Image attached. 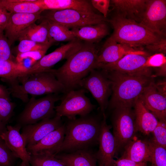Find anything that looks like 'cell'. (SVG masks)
<instances>
[{
	"mask_svg": "<svg viewBox=\"0 0 166 166\" xmlns=\"http://www.w3.org/2000/svg\"><path fill=\"white\" fill-rule=\"evenodd\" d=\"M0 97H3L10 100L8 90L3 86L0 85Z\"/></svg>",
	"mask_w": 166,
	"mask_h": 166,
	"instance_id": "bcb514c9",
	"label": "cell"
},
{
	"mask_svg": "<svg viewBox=\"0 0 166 166\" xmlns=\"http://www.w3.org/2000/svg\"><path fill=\"white\" fill-rule=\"evenodd\" d=\"M153 137L151 141L159 146L166 148V121H159L152 132Z\"/></svg>",
	"mask_w": 166,
	"mask_h": 166,
	"instance_id": "8d00e7d4",
	"label": "cell"
},
{
	"mask_svg": "<svg viewBox=\"0 0 166 166\" xmlns=\"http://www.w3.org/2000/svg\"><path fill=\"white\" fill-rule=\"evenodd\" d=\"M18 78L21 84L10 81V91L14 97L24 102L28 101V94L42 95L66 92L65 87L56 78L52 69Z\"/></svg>",
	"mask_w": 166,
	"mask_h": 166,
	"instance_id": "277c9868",
	"label": "cell"
},
{
	"mask_svg": "<svg viewBox=\"0 0 166 166\" xmlns=\"http://www.w3.org/2000/svg\"><path fill=\"white\" fill-rule=\"evenodd\" d=\"M149 51L155 53H166V39L165 37L161 38L157 42L145 46Z\"/></svg>",
	"mask_w": 166,
	"mask_h": 166,
	"instance_id": "60d3db41",
	"label": "cell"
},
{
	"mask_svg": "<svg viewBox=\"0 0 166 166\" xmlns=\"http://www.w3.org/2000/svg\"><path fill=\"white\" fill-rule=\"evenodd\" d=\"M15 107L10 100L0 97V121L7 124L13 114Z\"/></svg>",
	"mask_w": 166,
	"mask_h": 166,
	"instance_id": "d590c367",
	"label": "cell"
},
{
	"mask_svg": "<svg viewBox=\"0 0 166 166\" xmlns=\"http://www.w3.org/2000/svg\"><path fill=\"white\" fill-rule=\"evenodd\" d=\"M7 124L0 121V135L6 129Z\"/></svg>",
	"mask_w": 166,
	"mask_h": 166,
	"instance_id": "7dc6e473",
	"label": "cell"
},
{
	"mask_svg": "<svg viewBox=\"0 0 166 166\" xmlns=\"http://www.w3.org/2000/svg\"><path fill=\"white\" fill-rule=\"evenodd\" d=\"M47 51L39 50L19 53L16 57V61L28 69L42 58Z\"/></svg>",
	"mask_w": 166,
	"mask_h": 166,
	"instance_id": "1f68e13d",
	"label": "cell"
},
{
	"mask_svg": "<svg viewBox=\"0 0 166 166\" xmlns=\"http://www.w3.org/2000/svg\"><path fill=\"white\" fill-rule=\"evenodd\" d=\"M61 97L59 94H51L38 99L32 97L19 115L17 124L24 126L54 117L55 103Z\"/></svg>",
	"mask_w": 166,
	"mask_h": 166,
	"instance_id": "8992f818",
	"label": "cell"
},
{
	"mask_svg": "<svg viewBox=\"0 0 166 166\" xmlns=\"http://www.w3.org/2000/svg\"><path fill=\"white\" fill-rule=\"evenodd\" d=\"M99 166H103L100 164H99Z\"/></svg>",
	"mask_w": 166,
	"mask_h": 166,
	"instance_id": "681fc988",
	"label": "cell"
},
{
	"mask_svg": "<svg viewBox=\"0 0 166 166\" xmlns=\"http://www.w3.org/2000/svg\"><path fill=\"white\" fill-rule=\"evenodd\" d=\"M149 55L147 53L138 50L127 54L118 61L110 64L101 65L96 69H101L106 71H117L133 73L151 71L144 64Z\"/></svg>",
	"mask_w": 166,
	"mask_h": 166,
	"instance_id": "4fadbf2b",
	"label": "cell"
},
{
	"mask_svg": "<svg viewBox=\"0 0 166 166\" xmlns=\"http://www.w3.org/2000/svg\"><path fill=\"white\" fill-rule=\"evenodd\" d=\"M41 14L11 13L4 31L10 46L26 28L41 18Z\"/></svg>",
	"mask_w": 166,
	"mask_h": 166,
	"instance_id": "ac0fdd59",
	"label": "cell"
},
{
	"mask_svg": "<svg viewBox=\"0 0 166 166\" xmlns=\"http://www.w3.org/2000/svg\"><path fill=\"white\" fill-rule=\"evenodd\" d=\"M54 156L65 166H97L96 153L89 148L59 153Z\"/></svg>",
	"mask_w": 166,
	"mask_h": 166,
	"instance_id": "603a6c76",
	"label": "cell"
},
{
	"mask_svg": "<svg viewBox=\"0 0 166 166\" xmlns=\"http://www.w3.org/2000/svg\"><path fill=\"white\" fill-rule=\"evenodd\" d=\"M8 40L4 33L0 34V59L13 61Z\"/></svg>",
	"mask_w": 166,
	"mask_h": 166,
	"instance_id": "74e56055",
	"label": "cell"
},
{
	"mask_svg": "<svg viewBox=\"0 0 166 166\" xmlns=\"http://www.w3.org/2000/svg\"><path fill=\"white\" fill-rule=\"evenodd\" d=\"M18 158L0 136V165L15 166Z\"/></svg>",
	"mask_w": 166,
	"mask_h": 166,
	"instance_id": "836d02e7",
	"label": "cell"
},
{
	"mask_svg": "<svg viewBox=\"0 0 166 166\" xmlns=\"http://www.w3.org/2000/svg\"><path fill=\"white\" fill-rule=\"evenodd\" d=\"M21 127L18 124L7 125L0 136L17 158L21 159L26 166H30V154L27 150L25 139L20 133Z\"/></svg>",
	"mask_w": 166,
	"mask_h": 166,
	"instance_id": "2e32d148",
	"label": "cell"
},
{
	"mask_svg": "<svg viewBox=\"0 0 166 166\" xmlns=\"http://www.w3.org/2000/svg\"><path fill=\"white\" fill-rule=\"evenodd\" d=\"M133 106L137 131H139L145 135H149L157 126L158 120L145 107L139 98Z\"/></svg>",
	"mask_w": 166,
	"mask_h": 166,
	"instance_id": "cb8c5ba5",
	"label": "cell"
},
{
	"mask_svg": "<svg viewBox=\"0 0 166 166\" xmlns=\"http://www.w3.org/2000/svg\"><path fill=\"white\" fill-rule=\"evenodd\" d=\"M27 69L20 64L14 61L0 59V77L11 81L21 77Z\"/></svg>",
	"mask_w": 166,
	"mask_h": 166,
	"instance_id": "f546056e",
	"label": "cell"
},
{
	"mask_svg": "<svg viewBox=\"0 0 166 166\" xmlns=\"http://www.w3.org/2000/svg\"><path fill=\"white\" fill-rule=\"evenodd\" d=\"M86 90L81 88L66 92L61 96V103L55 106V115L67 117L69 120L76 118L77 115L86 116L95 108L89 99L85 95Z\"/></svg>",
	"mask_w": 166,
	"mask_h": 166,
	"instance_id": "52a82bcc",
	"label": "cell"
},
{
	"mask_svg": "<svg viewBox=\"0 0 166 166\" xmlns=\"http://www.w3.org/2000/svg\"><path fill=\"white\" fill-rule=\"evenodd\" d=\"M147 0L110 1L114 14L140 23L145 11Z\"/></svg>",
	"mask_w": 166,
	"mask_h": 166,
	"instance_id": "44dd1931",
	"label": "cell"
},
{
	"mask_svg": "<svg viewBox=\"0 0 166 166\" xmlns=\"http://www.w3.org/2000/svg\"><path fill=\"white\" fill-rule=\"evenodd\" d=\"M121 157L138 163H151L152 152L149 141L133 138L124 147Z\"/></svg>",
	"mask_w": 166,
	"mask_h": 166,
	"instance_id": "d4e9b609",
	"label": "cell"
},
{
	"mask_svg": "<svg viewBox=\"0 0 166 166\" xmlns=\"http://www.w3.org/2000/svg\"><path fill=\"white\" fill-rule=\"evenodd\" d=\"M45 19L73 28L106 22L107 18L95 13L83 12L71 9L49 10L43 16Z\"/></svg>",
	"mask_w": 166,
	"mask_h": 166,
	"instance_id": "9c48e42d",
	"label": "cell"
},
{
	"mask_svg": "<svg viewBox=\"0 0 166 166\" xmlns=\"http://www.w3.org/2000/svg\"><path fill=\"white\" fill-rule=\"evenodd\" d=\"M109 21L114 29L111 37L117 42L132 48L145 46L165 37L139 23L114 14Z\"/></svg>",
	"mask_w": 166,
	"mask_h": 166,
	"instance_id": "5b68a950",
	"label": "cell"
},
{
	"mask_svg": "<svg viewBox=\"0 0 166 166\" xmlns=\"http://www.w3.org/2000/svg\"><path fill=\"white\" fill-rule=\"evenodd\" d=\"M62 124L61 117L55 115L53 118L23 126L21 134L25 139L26 146L32 145Z\"/></svg>",
	"mask_w": 166,
	"mask_h": 166,
	"instance_id": "9a60e30c",
	"label": "cell"
},
{
	"mask_svg": "<svg viewBox=\"0 0 166 166\" xmlns=\"http://www.w3.org/2000/svg\"><path fill=\"white\" fill-rule=\"evenodd\" d=\"M99 50L94 43L86 42L53 72L66 92L76 89L80 81L95 69Z\"/></svg>",
	"mask_w": 166,
	"mask_h": 166,
	"instance_id": "7a4b0ae2",
	"label": "cell"
},
{
	"mask_svg": "<svg viewBox=\"0 0 166 166\" xmlns=\"http://www.w3.org/2000/svg\"><path fill=\"white\" fill-rule=\"evenodd\" d=\"M18 166H26L25 164H24L23 163L21 162L19 165Z\"/></svg>",
	"mask_w": 166,
	"mask_h": 166,
	"instance_id": "c3c4849f",
	"label": "cell"
},
{
	"mask_svg": "<svg viewBox=\"0 0 166 166\" xmlns=\"http://www.w3.org/2000/svg\"><path fill=\"white\" fill-rule=\"evenodd\" d=\"M155 86L160 93L166 96V82L165 81H160L157 83H155Z\"/></svg>",
	"mask_w": 166,
	"mask_h": 166,
	"instance_id": "ee69618b",
	"label": "cell"
},
{
	"mask_svg": "<svg viewBox=\"0 0 166 166\" xmlns=\"http://www.w3.org/2000/svg\"><path fill=\"white\" fill-rule=\"evenodd\" d=\"M70 30L76 38L92 43L99 42L109 34L106 22L74 28Z\"/></svg>",
	"mask_w": 166,
	"mask_h": 166,
	"instance_id": "484cf974",
	"label": "cell"
},
{
	"mask_svg": "<svg viewBox=\"0 0 166 166\" xmlns=\"http://www.w3.org/2000/svg\"><path fill=\"white\" fill-rule=\"evenodd\" d=\"M152 152L150 166H166V148L149 141Z\"/></svg>",
	"mask_w": 166,
	"mask_h": 166,
	"instance_id": "d6a6232c",
	"label": "cell"
},
{
	"mask_svg": "<svg viewBox=\"0 0 166 166\" xmlns=\"http://www.w3.org/2000/svg\"><path fill=\"white\" fill-rule=\"evenodd\" d=\"M165 64H166L165 55L162 53H157L149 56L144 65L146 68H159Z\"/></svg>",
	"mask_w": 166,
	"mask_h": 166,
	"instance_id": "f35d334b",
	"label": "cell"
},
{
	"mask_svg": "<svg viewBox=\"0 0 166 166\" xmlns=\"http://www.w3.org/2000/svg\"><path fill=\"white\" fill-rule=\"evenodd\" d=\"M83 43L77 38L57 48L52 52L45 55L27 69L22 76L46 70L59 61L66 60L77 52Z\"/></svg>",
	"mask_w": 166,
	"mask_h": 166,
	"instance_id": "8fae6325",
	"label": "cell"
},
{
	"mask_svg": "<svg viewBox=\"0 0 166 166\" xmlns=\"http://www.w3.org/2000/svg\"><path fill=\"white\" fill-rule=\"evenodd\" d=\"M51 45L41 44L29 40H22L19 41L18 46L17 54L39 50L47 51Z\"/></svg>",
	"mask_w": 166,
	"mask_h": 166,
	"instance_id": "e575fe53",
	"label": "cell"
},
{
	"mask_svg": "<svg viewBox=\"0 0 166 166\" xmlns=\"http://www.w3.org/2000/svg\"><path fill=\"white\" fill-rule=\"evenodd\" d=\"M48 33V21L43 19L39 24L34 23L26 28L21 33L18 40L27 39L41 44H51L49 41Z\"/></svg>",
	"mask_w": 166,
	"mask_h": 166,
	"instance_id": "4316f807",
	"label": "cell"
},
{
	"mask_svg": "<svg viewBox=\"0 0 166 166\" xmlns=\"http://www.w3.org/2000/svg\"><path fill=\"white\" fill-rule=\"evenodd\" d=\"M115 166H147V163L137 162L129 159L120 157L114 160Z\"/></svg>",
	"mask_w": 166,
	"mask_h": 166,
	"instance_id": "7bdbcfd3",
	"label": "cell"
},
{
	"mask_svg": "<svg viewBox=\"0 0 166 166\" xmlns=\"http://www.w3.org/2000/svg\"><path fill=\"white\" fill-rule=\"evenodd\" d=\"M166 75V64H164L163 65L159 67L156 73L151 76L152 77H156L159 76H165Z\"/></svg>",
	"mask_w": 166,
	"mask_h": 166,
	"instance_id": "f6af8a7d",
	"label": "cell"
},
{
	"mask_svg": "<svg viewBox=\"0 0 166 166\" xmlns=\"http://www.w3.org/2000/svg\"><path fill=\"white\" fill-rule=\"evenodd\" d=\"M65 131L64 124L49 133L36 144L27 146V151L32 154L47 153L56 154L64 140Z\"/></svg>",
	"mask_w": 166,
	"mask_h": 166,
	"instance_id": "ffe728a7",
	"label": "cell"
},
{
	"mask_svg": "<svg viewBox=\"0 0 166 166\" xmlns=\"http://www.w3.org/2000/svg\"><path fill=\"white\" fill-rule=\"evenodd\" d=\"M34 2L44 11L71 9L85 13H95L91 2L86 0H35Z\"/></svg>",
	"mask_w": 166,
	"mask_h": 166,
	"instance_id": "7402d4cb",
	"label": "cell"
},
{
	"mask_svg": "<svg viewBox=\"0 0 166 166\" xmlns=\"http://www.w3.org/2000/svg\"><path fill=\"white\" fill-rule=\"evenodd\" d=\"M91 4L94 8L103 14V16L106 18L110 5V0H92Z\"/></svg>",
	"mask_w": 166,
	"mask_h": 166,
	"instance_id": "ab89813d",
	"label": "cell"
},
{
	"mask_svg": "<svg viewBox=\"0 0 166 166\" xmlns=\"http://www.w3.org/2000/svg\"><path fill=\"white\" fill-rule=\"evenodd\" d=\"M111 83L109 106L113 109L131 108L153 81L151 71L133 73L103 70Z\"/></svg>",
	"mask_w": 166,
	"mask_h": 166,
	"instance_id": "6da1fadb",
	"label": "cell"
},
{
	"mask_svg": "<svg viewBox=\"0 0 166 166\" xmlns=\"http://www.w3.org/2000/svg\"><path fill=\"white\" fill-rule=\"evenodd\" d=\"M30 154V166H65L53 154L47 153Z\"/></svg>",
	"mask_w": 166,
	"mask_h": 166,
	"instance_id": "4dcf8cb0",
	"label": "cell"
},
{
	"mask_svg": "<svg viewBox=\"0 0 166 166\" xmlns=\"http://www.w3.org/2000/svg\"><path fill=\"white\" fill-rule=\"evenodd\" d=\"M79 87L88 90L99 104L103 114L108 105V98L112 91L110 81L105 73L92 70L81 80Z\"/></svg>",
	"mask_w": 166,
	"mask_h": 166,
	"instance_id": "30bf717a",
	"label": "cell"
},
{
	"mask_svg": "<svg viewBox=\"0 0 166 166\" xmlns=\"http://www.w3.org/2000/svg\"><path fill=\"white\" fill-rule=\"evenodd\" d=\"M138 50L117 42L110 36L98 53L95 69L101 65L115 62L125 55Z\"/></svg>",
	"mask_w": 166,
	"mask_h": 166,
	"instance_id": "d6986e66",
	"label": "cell"
},
{
	"mask_svg": "<svg viewBox=\"0 0 166 166\" xmlns=\"http://www.w3.org/2000/svg\"><path fill=\"white\" fill-rule=\"evenodd\" d=\"M11 13L0 6V34L4 33Z\"/></svg>",
	"mask_w": 166,
	"mask_h": 166,
	"instance_id": "b9f144b4",
	"label": "cell"
},
{
	"mask_svg": "<svg viewBox=\"0 0 166 166\" xmlns=\"http://www.w3.org/2000/svg\"><path fill=\"white\" fill-rule=\"evenodd\" d=\"M112 117L113 135L116 144V152L124 147L135 136L136 130L134 111L131 108L114 109Z\"/></svg>",
	"mask_w": 166,
	"mask_h": 166,
	"instance_id": "ba28073f",
	"label": "cell"
},
{
	"mask_svg": "<svg viewBox=\"0 0 166 166\" xmlns=\"http://www.w3.org/2000/svg\"><path fill=\"white\" fill-rule=\"evenodd\" d=\"M140 23L153 32L165 37L166 1L147 0L145 10Z\"/></svg>",
	"mask_w": 166,
	"mask_h": 166,
	"instance_id": "7c38bea8",
	"label": "cell"
},
{
	"mask_svg": "<svg viewBox=\"0 0 166 166\" xmlns=\"http://www.w3.org/2000/svg\"><path fill=\"white\" fill-rule=\"evenodd\" d=\"M101 123L97 118L89 115L69 120L65 124L64 139L57 154L89 148L98 144Z\"/></svg>",
	"mask_w": 166,
	"mask_h": 166,
	"instance_id": "3957f363",
	"label": "cell"
},
{
	"mask_svg": "<svg viewBox=\"0 0 166 166\" xmlns=\"http://www.w3.org/2000/svg\"><path fill=\"white\" fill-rule=\"evenodd\" d=\"M152 81L145 88L139 98L145 107L159 121H166V96L156 89Z\"/></svg>",
	"mask_w": 166,
	"mask_h": 166,
	"instance_id": "e0dca14e",
	"label": "cell"
},
{
	"mask_svg": "<svg viewBox=\"0 0 166 166\" xmlns=\"http://www.w3.org/2000/svg\"><path fill=\"white\" fill-rule=\"evenodd\" d=\"M47 20L48 40L51 44L56 42H69L77 39L69 28L59 23Z\"/></svg>",
	"mask_w": 166,
	"mask_h": 166,
	"instance_id": "f1b7e54d",
	"label": "cell"
},
{
	"mask_svg": "<svg viewBox=\"0 0 166 166\" xmlns=\"http://www.w3.org/2000/svg\"><path fill=\"white\" fill-rule=\"evenodd\" d=\"M35 0H0V6L11 13H42L43 10Z\"/></svg>",
	"mask_w": 166,
	"mask_h": 166,
	"instance_id": "83f0119b",
	"label": "cell"
},
{
	"mask_svg": "<svg viewBox=\"0 0 166 166\" xmlns=\"http://www.w3.org/2000/svg\"><path fill=\"white\" fill-rule=\"evenodd\" d=\"M0 166H1L0 165Z\"/></svg>",
	"mask_w": 166,
	"mask_h": 166,
	"instance_id": "f907efd6",
	"label": "cell"
},
{
	"mask_svg": "<svg viewBox=\"0 0 166 166\" xmlns=\"http://www.w3.org/2000/svg\"><path fill=\"white\" fill-rule=\"evenodd\" d=\"M103 116L98 140L99 149L96 155L99 164L103 166H115L114 158L116 153V142L110 131L111 127L107 123L105 114H103Z\"/></svg>",
	"mask_w": 166,
	"mask_h": 166,
	"instance_id": "5bb4252c",
	"label": "cell"
}]
</instances>
